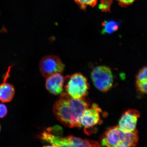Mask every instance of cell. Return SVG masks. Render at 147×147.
<instances>
[{"instance_id": "6da1fadb", "label": "cell", "mask_w": 147, "mask_h": 147, "mask_svg": "<svg viewBox=\"0 0 147 147\" xmlns=\"http://www.w3.org/2000/svg\"><path fill=\"white\" fill-rule=\"evenodd\" d=\"M89 107L84 99L73 98L63 92L53 106V111L56 118L64 126L70 128L80 127L79 119Z\"/></svg>"}, {"instance_id": "7a4b0ae2", "label": "cell", "mask_w": 147, "mask_h": 147, "mask_svg": "<svg viewBox=\"0 0 147 147\" xmlns=\"http://www.w3.org/2000/svg\"><path fill=\"white\" fill-rule=\"evenodd\" d=\"M138 139L136 129L126 132L123 131L117 125L107 130L102 138L101 144L102 146L107 147H135Z\"/></svg>"}, {"instance_id": "3957f363", "label": "cell", "mask_w": 147, "mask_h": 147, "mask_svg": "<svg viewBox=\"0 0 147 147\" xmlns=\"http://www.w3.org/2000/svg\"><path fill=\"white\" fill-rule=\"evenodd\" d=\"M65 79L67 82L64 88L69 96L75 99H84L87 96L89 85L87 78L81 73H75Z\"/></svg>"}, {"instance_id": "277c9868", "label": "cell", "mask_w": 147, "mask_h": 147, "mask_svg": "<svg viewBox=\"0 0 147 147\" xmlns=\"http://www.w3.org/2000/svg\"><path fill=\"white\" fill-rule=\"evenodd\" d=\"M91 78L95 87L101 91H107L113 85V74L111 69L107 66L95 67L92 71Z\"/></svg>"}, {"instance_id": "5b68a950", "label": "cell", "mask_w": 147, "mask_h": 147, "mask_svg": "<svg viewBox=\"0 0 147 147\" xmlns=\"http://www.w3.org/2000/svg\"><path fill=\"white\" fill-rule=\"evenodd\" d=\"M65 65L58 57L48 55L42 59L39 64L40 71L44 78H47L55 73H63Z\"/></svg>"}, {"instance_id": "8992f818", "label": "cell", "mask_w": 147, "mask_h": 147, "mask_svg": "<svg viewBox=\"0 0 147 147\" xmlns=\"http://www.w3.org/2000/svg\"><path fill=\"white\" fill-rule=\"evenodd\" d=\"M101 109L96 104H93L91 107L84 110L79 119L81 126H83L85 132L90 128H93L98 124L100 120Z\"/></svg>"}, {"instance_id": "52a82bcc", "label": "cell", "mask_w": 147, "mask_h": 147, "mask_svg": "<svg viewBox=\"0 0 147 147\" xmlns=\"http://www.w3.org/2000/svg\"><path fill=\"white\" fill-rule=\"evenodd\" d=\"M140 115V113L137 110L128 109L123 114L118 126L124 131H133L136 129L138 119Z\"/></svg>"}, {"instance_id": "ba28073f", "label": "cell", "mask_w": 147, "mask_h": 147, "mask_svg": "<svg viewBox=\"0 0 147 147\" xmlns=\"http://www.w3.org/2000/svg\"><path fill=\"white\" fill-rule=\"evenodd\" d=\"M42 140L49 143L53 147H70L69 136L61 137L53 132L52 128L44 131L40 136Z\"/></svg>"}, {"instance_id": "9c48e42d", "label": "cell", "mask_w": 147, "mask_h": 147, "mask_svg": "<svg viewBox=\"0 0 147 147\" xmlns=\"http://www.w3.org/2000/svg\"><path fill=\"white\" fill-rule=\"evenodd\" d=\"M65 78L61 73L54 74L48 77L46 80V89L53 95L61 94L64 91Z\"/></svg>"}, {"instance_id": "30bf717a", "label": "cell", "mask_w": 147, "mask_h": 147, "mask_svg": "<svg viewBox=\"0 0 147 147\" xmlns=\"http://www.w3.org/2000/svg\"><path fill=\"white\" fill-rule=\"evenodd\" d=\"M11 67H9L2 83L0 84V100L4 103L11 102L15 94V90L14 86L6 80L9 76V72Z\"/></svg>"}, {"instance_id": "8fae6325", "label": "cell", "mask_w": 147, "mask_h": 147, "mask_svg": "<svg viewBox=\"0 0 147 147\" xmlns=\"http://www.w3.org/2000/svg\"><path fill=\"white\" fill-rule=\"evenodd\" d=\"M102 34H111L117 30L119 28L118 24L114 21H104L102 24Z\"/></svg>"}, {"instance_id": "7c38bea8", "label": "cell", "mask_w": 147, "mask_h": 147, "mask_svg": "<svg viewBox=\"0 0 147 147\" xmlns=\"http://www.w3.org/2000/svg\"><path fill=\"white\" fill-rule=\"evenodd\" d=\"M82 10H85L88 6L94 7L97 4L98 0H74Z\"/></svg>"}, {"instance_id": "4fadbf2b", "label": "cell", "mask_w": 147, "mask_h": 147, "mask_svg": "<svg viewBox=\"0 0 147 147\" xmlns=\"http://www.w3.org/2000/svg\"><path fill=\"white\" fill-rule=\"evenodd\" d=\"M113 0H100L99 8L103 12H110Z\"/></svg>"}, {"instance_id": "5bb4252c", "label": "cell", "mask_w": 147, "mask_h": 147, "mask_svg": "<svg viewBox=\"0 0 147 147\" xmlns=\"http://www.w3.org/2000/svg\"><path fill=\"white\" fill-rule=\"evenodd\" d=\"M147 67H145L139 71L136 76V81H147Z\"/></svg>"}, {"instance_id": "9a60e30c", "label": "cell", "mask_w": 147, "mask_h": 147, "mask_svg": "<svg viewBox=\"0 0 147 147\" xmlns=\"http://www.w3.org/2000/svg\"><path fill=\"white\" fill-rule=\"evenodd\" d=\"M137 90L141 93L146 94L147 93V81H136Z\"/></svg>"}, {"instance_id": "2e32d148", "label": "cell", "mask_w": 147, "mask_h": 147, "mask_svg": "<svg viewBox=\"0 0 147 147\" xmlns=\"http://www.w3.org/2000/svg\"><path fill=\"white\" fill-rule=\"evenodd\" d=\"M8 113V109L5 105L0 104V118L5 117Z\"/></svg>"}, {"instance_id": "e0dca14e", "label": "cell", "mask_w": 147, "mask_h": 147, "mask_svg": "<svg viewBox=\"0 0 147 147\" xmlns=\"http://www.w3.org/2000/svg\"><path fill=\"white\" fill-rule=\"evenodd\" d=\"M120 6L126 7L133 3L135 0H117Z\"/></svg>"}, {"instance_id": "ac0fdd59", "label": "cell", "mask_w": 147, "mask_h": 147, "mask_svg": "<svg viewBox=\"0 0 147 147\" xmlns=\"http://www.w3.org/2000/svg\"><path fill=\"white\" fill-rule=\"evenodd\" d=\"M1 125H0V131H1Z\"/></svg>"}]
</instances>
